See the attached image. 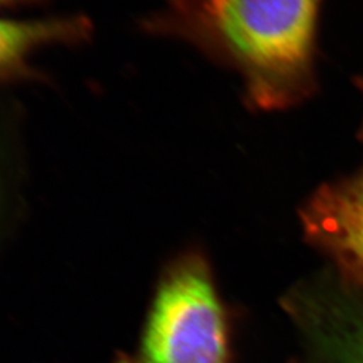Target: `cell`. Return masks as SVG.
Listing matches in <instances>:
<instances>
[{
    "label": "cell",
    "mask_w": 363,
    "mask_h": 363,
    "mask_svg": "<svg viewBox=\"0 0 363 363\" xmlns=\"http://www.w3.org/2000/svg\"><path fill=\"white\" fill-rule=\"evenodd\" d=\"M318 7L319 0H193L150 26L223 57L253 104L280 109L311 89Z\"/></svg>",
    "instance_id": "1"
},
{
    "label": "cell",
    "mask_w": 363,
    "mask_h": 363,
    "mask_svg": "<svg viewBox=\"0 0 363 363\" xmlns=\"http://www.w3.org/2000/svg\"><path fill=\"white\" fill-rule=\"evenodd\" d=\"M117 363H228L225 313L203 259L186 256L169 267L138 349Z\"/></svg>",
    "instance_id": "2"
},
{
    "label": "cell",
    "mask_w": 363,
    "mask_h": 363,
    "mask_svg": "<svg viewBox=\"0 0 363 363\" xmlns=\"http://www.w3.org/2000/svg\"><path fill=\"white\" fill-rule=\"evenodd\" d=\"M308 232L363 281V172L313 198L306 211Z\"/></svg>",
    "instance_id": "3"
},
{
    "label": "cell",
    "mask_w": 363,
    "mask_h": 363,
    "mask_svg": "<svg viewBox=\"0 0 363 363\" xmlns=\"http://www.w3.org/2000/svg\"><path fill=\"white\" fill-rule=\"evenodd\" d=\"M91 23L82 15L38 19L0 16V84L34 76L33 60L46 49L88 40Z\"/></svg>",
    "instance_id": "4"
},
{
    "label": "cell",
    "mask_w": 363,
    "mask_h": 363,
    "mask_svg": "<svg viewBox=\"0 0 363 363\" xmlns=\"http://www.w3.org/2000/svg\"><path fill=\"white\" fill-rule=\"evenodd\" d=\"M318 331L320 346L333 363H363V315L345 312Z\"/></svg>",
    "instance_id": "5"
},
{
    "label": "cell",
    "mask_w": 363,
    "mask_h": 363,
    "mask_svg": "<svg viewBox=\"0 0 363 363\" xmlns=\"http://www.w3.org/2000/svg\"><path fill=\"white\" fill-rule=\"evenodd\" d=\"M43 0H0V7H16V6H27L37 4Z\"/></svg>",
    "instance_id": "6"
},
{
    "label": "cell",
    "mask_w": 363,
    "mask_h": 363,
    "mask_svg": "<svg viewBox=\"0 0 363 363\" xmlns=\"http://www.w3.org/2000/svg\"><path fill=\"white\" fill-rule=\"evenodd\" d=\"M169 3V13L174 11H179L182 9H184L191 0H166Z\"/></svg>",
    "instance_id": "7"
}]
</instances>
